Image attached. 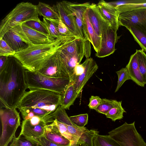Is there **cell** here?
Returning a JSON list of instances; mask_svg holds the SVG:
<instances>
[{"label":"cell","mask_w":146,"mask_h":146,"mask_svg":"<svg viewBox=\"0 0 146 146\" xmlns=\"http://www.w3.org/2000/svg\"><path fill=\"white\" fill-rule=\"evenodd\" d=\"M54 121L61 134L70 141L71 144L72 142V138L68 130L66 124L58 121L56 119H54Z\"/></svg>","instance_id":"cell-41"},{"label":"cell","mask_w":146,"mask_h":146,"mask_svg":"<svg viewBox=\"0 0 146 146\" xmlns=\"http://www.w3.org/2000/svg\"><path fill=\"white\" fill-rule=\"evenodd\" d=\"M98 9L102 17L109 23L112 28L116 32L119 27L118 16L115 9L108 2L103 0L99 1L97 5Z\"/></svg>","instance_id":"cell-14"},{"label":"cell","mask_w":146,"mask_h":146,"mask_svg":"<svg viewBox=\"0 0 146 146\" xmlns=\"http://www.w3.org/2000/svg\"><path fill=\"white\" fill-rule=\"evenodd\" d=\"M118 19L119 26L127 29L136 26L146 33V9L122 13L119 15Z\"/></svg>","instance_id":"cell-8"},{"label":"cell","mask_w":146,"mask_h":146,"mask_svg":"<svg viewBox=\"0 0 146 146\" xmlns=\"http://www.w3.org/2000/svg\"><path fill=\"white\" fill-rule=\"evenodd\" d=\"M15 53L2 38H0V56H14Z\"/></svg>","instance_id":"cell-38"},{"label":"cell","mask_w":146,"mask_h":146,"mask_svg":"<svg viewBox=\"0 0 146 146\" xmlns=\"http://www.w3.org/2000/svg\"><path fill=\"white\" fill-rule=\"evenodd\" d=\"M36 146H37V145H36Z\"/></svg>","instance_id":"cell-48"},{"label":"cell","mask_w":146,"mask_h":146,"mask_svg":"<svg viewBox=\"0 0 146 146\" xmlns=\"http://www.w3.org/2000/svg\"><path fill=\"white\" fill-rule=\"evenodd\" d=\"M36 5L23 2L17 4L2 20L0 25V38L12 28L32 20H39Z\"/></svg>","instance_id":"cell-4"},{"label":"cell","mask_w":146,"mask_h":146,"mask_svg":"<svg viewBox=\"0 0 146 146\" xmlns=\"http://www.w3.org/2000/svg\"><path fill=\"white\" fill-rule=\"evenodd\" d=\"M37 146H64L56 144L46 138L43 136L41 137L38 141Z\"/></svg>","instance_id":"cell-44"},{"label":"cell","mask_w":146,"mask_h":146,"mask_svg":"<svg viewBox=\"0 0 146 146\" xmlns=\"http://www.w3.org/2000/svg\"><path fill=\"white\" fill-rule=\"evenodd\" d=\"M46 125L45 123H42L37 125L33 126L27 120H23L22 123L21 131L19 136L24 137L37 145L39 139L44 134Z\"/></svg>","instance_id":"cell-12"},{"label":"cell","mask_w":146,"mask_h":146,"mask_svg":"<svg viewBox=\"0 0 146 146\" xmlns=\"http://www.w3.org/2000/svg\"><path fill=\"white\" fill-rule=\"evenodd\" d=\"M86 63L83 72L73 82L77 92L80 94L87 82L98 69V66L92 58H86Z\"/></svg>","instance_id":"cell-16"},{"label":"cell","mask_w":146,"mask_h":146,"mask_svg":"<svg viewBox=\"0 0 146 146\" xmlns=\"http://www.w3.org/2000/svg\"><path fill=\"white\" fill-rule=\"evenodd\" d=\"M119 101L115 100L102 99L99 106L95 110L98 112L105 115L112 108L117 105Z\"/></svg>","instance_id":"cell-29"},{"label":"cell","mask_w":146,"mask_h":146,"mask_svg":"<svg viewBox=\"0 0 146 146\" xmlns=\"http://www.w3.org/2000/svg\"><path fill=\"white\" fill-rule=\"evenodd\" d=\"M25 80L28 88L44 89L63 94L70 82L69 77L52 78L42 75L38 71L26 70Z\"/></svg>","instance_id":"cell-5"},{"label":"cell","mask_w":146,"mask_h":146,"mask_svg":"<svg viewBox=\"0 0 146 146\" xmlns=\"http://www.w3.org/2000/svg\"><path fill=\"white\" fill-rule=\"evenodd\" d=\"M2 38L16 52L21 51L29 46L13 28L5 33Z\"/></svg>","instance_id":"cell-20"},{"label":"cell","mask_w":146,"mask_h":146,"mask_svg":"<svg viewBox=\"0 0 146 146\" xmlns=\"http://www.w3.org/2000/svg\"><path fill=\"white\" fill-rule=\"evenodd\" d=\"M99 132L96 130L87 129L80 137L78 142V146H94L93 139L98 134Z\"/></svg>","instance_id":"cell-27"},{"label":"cell","mask_w":146,"mask_h":146,"mask_svg":"<svg viewBox=\"0 0 146 146\" xmlns=\"http://www.w3.org/2000/svg\"><path fill=\"white\" fill-rule=\"evenodd\" d=\"M88 113L80 114L69 117L72 123L79 127H83L86 125L88 121Z\"/></svg>","instance_id":"cell-37"},{"label":"cell","mask_w":146,"mask_h":146,"mask_svg":"<svg viewBox=\"0 0 146 146\" xmlns=\"http://www.w3.org/2000/svg\"><path fill=\"white\" fill-rule=\"evenodd\" d=\"M94 146H121L109 135L98 134L93 139Z\"/></svg>","instance_id":"cell-28"},{"label":"cell","mask_w":146,"mask_h":146,"mask_svg":"<svg viewBox=\"0 0 146 146\" xmlns=\"http://www.w3.org/2000/svg\"><path fill=\"white\" fill-rule=\"evenodd\" d=\"M25 69L14 56H8L0 70V108H15L28 88Z\"/></svg>","instance_id":"cell-1"},{"label":"cell","mask_w":146,"mask_h":146,"mask_svg":"<svg viewBox=\"0 0 146 146\" xmlns=\"http://www.w3.org/2000/svg\"><path fill=\"white\" fill-rule=\"evenodd\" d=\"M8 56H0V70L4 66Z\"/></svg>","instance_id":"cell-46"},{"label":"cell","mask_w":146,"mask_h":146,"mask_svg":"<svg viewBox=\"0 0 146 146\" xmlns=\"http://www.w3.org/2000/svg\"><path fill=\"white\" fill-rule=\"evenodd\" d=\"M120 37L110 26L104 29L102 34L100 47L96 56L104 58L113 54L116 50L115 44Z\"/></svg>","instance_id":"cell-10"},{"label":"cell","mask_w":146,"mask_h":146,"mask_svg":"<svg viewBox=\"0 0 146 146\" xmlns=\"http://www.w3.org/2000/svg\"><path fill=\"white\" fill-rule=\"evenodd\" d=\"M140 73L145 84H146V54L142 50H136Z\"/></svg>","instance_id":"cell-34"},{"label":"cell","mask_w":146,"mask_h":146,"mask_svg":"<svg viewBox=\"0 0 146 146\" xmlns=\"http://www.w3.org/2000/svg\"><path fill=\"white\" fill-rule=\"evenodd\" d=\"M121 103L122 101H119L117 105L111 109L106 115V117L113 121L122 119L123 117V113L126 111L122 107Z\"/></svg>","instance_id":"cell-33"},{"label":"cell","mask_w":146,"mask_h":146,"mask_svg":"<svg viewBox=\"0 0 146 146\" xmlns=\"http://www.w3.org/2000/svg\"><path fill=\"white\" fill-rule=\"evenodd\" d=\"M61 95L44 89H30L23 95L15 108L21 113L23 120L37 116L50 122L54 119L52 114L60 105Z\"/></svg>","instance_id":"cell-2"},{"label":"cell","mask_w":146,"mask_h":146,"mask_svg":"<svg viewBox=\"0 0 146 146\" xmlns=\"http://www.w3.org/2000/svg\"><path fill=\"white\" fill-rule=\"evenodd\" d=\"M88 8L84 13L83 17L85 40H88L92 44L94 50L97 52L100 47L101 37L99 36L96 34L89 20L88 15Z\"/></svg>","instance_id":"cell-17"},{"label":"cell","mask_w":146,"mask_h":146,"mask_svg":"<svg viewBox=\"0 0 146 146\" xmlns=\"http://www.w3.org/2000/svg\"><path fill=\"white\" fill-rule=\"evenodd\" d=\"M80 94L76 91L73 82H70L64 93L61 95V107L65 110H69L70 107L74 104L76 99L79 96Z\"/></svg>","instance_id":"cell-23"},{"label":"cell","mask_w":146,"mask_h":146,"mask_svg":"<svg viewBox=\"0 0 146 146\" xmlns=\"http://www.w3.org/2000/svg\"><path fill=\"white\" fill-rule=\"evenodd\" d=\"M69 9L74 16L82 39L84 40V30L83 24L84 13L91 4L89 2L77 4L65 1Z\"/></svg>","instance_id":"cell-15"},{"label":"cell","mask_w":146,"mask_h":146,"mask_svg":"<svg viewBox=\"0 0 146 146\" xmlns=\"http://www.w3.org/2000/svg\"><path fill=\"white\" fill-rule=\"evenodd\" d=\"M21 27L26 36L33 44H49L56 40L51 36L37 31L26 25L24 23Z\"/></svg>","instance_id":"cell-18"},{"label":"cell","mask_w":146,"mask_h":146,"mask_svg":"<svg viewBox=\"0 0 146 146\" xmlns=\"http://www.w3.org/2000/svg\"><path fill=\"white\" fill-rule=\"evenodd\" d=\"M74 37H62L51 43L33 44L14 55L27 70L38 71L67 41Z\"/></svg>","instance_id":"cell-3"},{"label":"cell","mask_w":146,"mask_h":146,"mask_svg":"<svg viewBox=\"0 0 146 146\" xmlns=\"http://www.w3.org/2000/svg\"><path fill=\"white\" fill-rule=\"evenodd\" d=\"M57 26L58 33L60 36L76 37L74 34L70 31L60 18L57 20Z\"/></svg>","instance_id":"cell-39"},{"label":"cell","mask_w":146,"mask_h":146,"mask_svg":"<svg viewBox=\"0 0 146 146\" xmlns=\"http://www.w3.org/2000/svg\"><path fill=\"white\" fill-rule=\"evenodd\" d=\"M37 11L38 15L43 17L54 20L59 19V15L53 6L39 2L36 5Z\"/></svg>","instance_id":"cell-25"},{"label":"cell","mask_w":146,"mask_h":146,"mask_svg":"<svg viewBox=\"0 0 146 146\" xmlns=\"http://www.w3.org/2000/svg\"><path fill=\"white\" fill-rule=\"evenodd\" d=\"M19 136L14 138L9 146H36L24 137Z\"/></svg>","instance_id":"cell-40"},{"label":"cell","mask_w":146,"mask_h":146,"mask_svg":"<svg viewBox=\"0 0 146 146\" xmlns=\"http://www.w3.org/2000/svg\"><path fill=\"white\" fill-rule=\"evenodd\" d=\"M60 55L64 66L68 73L70 80L73 75L76 66L80 64L84 56V49L74 54Z\"/></svg>","instance_id":"cell-22"},{"label":"cell","mask_w":146,"mask_h":146,"mask_svg":"<svg viewBox=\"0 0 146 146\" xmlns=\"http://www.w3.org/2000/svg\"><path fill=\"white\" fill-rule=\"evenodd\" d=\"M23 23L27 26L37 31L50 36L46 25L43 21L40 20H30Z\"/></svg>","instance_id":"cell-35"},{"label":"cell","mask_w":146,"mask_h":146,"mask_svg":"<svg viewBox=\"0 0 146 146\" xmlns=\"http://www.w3.org/2000/svg\"><path fill=\"white\" fill-rule=\"evenodd\" d=\"M116 72L118 76V80L117 86L115 91V92L118 91L125 81L127 80H131L128 71L126 67L122 68L119 70L116 71Z\"/></svg>","instance_id":"cell-36"},{"label":"cell","mask_w":146,"mask_h":146,"mask_svg":"<svg viewBox=\"0 0 146 146\" xmlns=\"http://www.w3.org/2000/svg\"><path fill=\"white\" fill-rule=\"evenodd\" d=\"M101 100L99 96H92L90 98L88 106L90 109L95 110L99 106Z\"/></svg>","instance_id":"cell-43"},{"label":"cell","mask_w":146,"mask_h":146,"mask_svg":"<svg viewBox=\"0 0 146 146\" xmlns=\"http://www.w3.org/2000/svg\"><path fill=\"white\" fill-rule=\"evenodd\" d=\"M53 6L58 13L60 18L69 29L76 37L81 39L77 28L74 17L71 11L68 8L64 1L57 2Z\"/></svg>","instance_id":"cell-11"},{"label":"cell","mask_w":146,"mask_h":146,"mask_svg":"<svg viewBox=\"0 0 146 146\" xmlns=\"http://www.w3.org/2000/svg\"><path fill=\"white\" fill-rule=\"evenodd\" d=\"M116 10L119 15L123 12L132 10L146 9V0L137 4H123V1L108 2Z\"/></svg>","instance_id":"cell-24"},{"label":"cell","mask_w":146,"mask_h":146,"mask_svg":"<svg viewBox=\"0 0 146 146\" xmlns=\"http://www.w3.org/2000/svg\"><path fill=\"white\" fill-rule=\"evenodd\" d=\"M86 63V60L81 64L77 65L74 69L73 75L70 79V81L74 82L76 78L81 75L84 72Z\"/></svg>","instance_id":"cell-42"},{"label":"cell","mask_w":146,"mask_h":146,"mask_svg":"<svg viewBox=\"0 0 146 146\" xmlns=\"http://www.w3.org/2000/svg\"><path fill=\"white\" fill-rule=\"evenodd\" d=\"M43 17V22L46 25L50 36L56 39L62 37L60 35L57 29V20Z\"/></svg>","instance_id":"cell-32"},{"label":"cell","mask_w":146,"mask_h":146,"mask_svg":"<svg viewBox=\"0 0 146 146\" xmlns=\"http://www.w3.org/2000/svg\"><path fill=\"white\" fill-rule=\"evenodd\" d=\"M0 115L2 126L0 146H8L16 137L17 130L20 126V117L16 108H0Z\"/></svg>","instance_id":"cell-6"},{"label":"cell","mask_w":146,"mask_h":146,"mask_svg":"<svg viewBox=\"0 0 146 146\" xmlns=\"http://www.w3.org/2000/svg\"><path fill=\"white\" fill-rule=\"evenodd\" d=\"M126 67L131 80L138 86L143 87L145 84L140 71L136 52L132 54Z\"/></svg>","instance_id":"cell-21"},{"label":"cell","mask_w":146,"mask_h":146,"mask_svg":"<svg viewBox=\"0 0 146 146\" xmlns=\"http://www.w3.org/2000/svg\"><path fill=\"white\" fill-rule=\"evenodd\" d=\"M81 146H84L83 145H81Z\"/></svg>","instance_id":"cell-47"},{"label":"cell","mask_w":146,"mask_h":146,"mask_svg":"<svg viewBox=\"0 0 146 146\" xmlns=\"http://www.w3.org/2000/svg\"><path fill=\"white\" fill-rule=\"evenodd\" d=\"M43 136L56 144L64 146H70V141L62 135L54 121L46 126Z\"/></svg>","instance_id":"cell-19"},{"label":"cell","mask_w":146,"mask_h":146,"mask_svg":"<svg viewBox=\"0 0 146 146\" xmlns=\"http://www.w3.org/2000/svg\"><path fill=\"white\" fill-rule=\"evenodd\" d=\"M108 133L121 146H146V143L135 128V121L129 124L125 122Z\"/></svg>","instance_id":"cell-7"},{"label":"cell","mask_w":146,"mask_h":146,"mask_svg":"<svg viewBox=\"0 0 146 146\" xmlns=\"http://www.w3.org/2000/svg\"><path fill=\"white\" fill-rule=\"evenodd\" d=\"M52 115L54 119L66 125L73 126H76L74 125L70 119L65 109L59 106L52 113Z\"/></svg>","instance_id":"cell-30"},{"label":"cell","mask_w":146,"mask_h":146,"mask_svg":"<svg viewBox=\"0 0 146 146\" xmlns=\"http://www.w3.org/2000/svg\"><path fill=\"white\" fill-rule=\"evenodd\" d=\"M90 43L88 40L84 41V56L86 58H89L91 55Z\"/></svg>","instance_id":"cell-45"},{"label":"cell","mask_w":146,"mask_h":146,"mask_svg":"<svg viewBox=\"0 0 146 146\" xmlns=\"http://www.w3.org/2000/svg\"><path fill=\"white\" fill-rule=\"evenodd\" d=\"M68 130L72 138V142L70 146H78V142L82 134L87 128L85 127H79L66 125Z\"/></svg>","instance_id":"cell-31"},{"label":"cell","mask_w":146,"mask_h":146,"mask_svg":"<svg viewBox=\"0 0 146 146\" xmlns=\"http://www.w3.org/2000/svg\"><path fill=\"white\" fill-rule=\"evenodd\" d=\"M38 71L42 75L50 78L69 77L58 51Z\"/></svg>","instance_id":"cell-9"},{"label":"cell","mask_w":146,"mask_h":146,"mask_svg":"<svg viewBox=\"0 0 146 146\" xmlns=\"http://www.w3.org/2000/svg\"><path fill=\"white\" fill-rule=\"evenodd\" d=\"M127 29L131 33L142 49L146 52V33L136 26L131 27Z\"/></svg>","instance_id":"cell-26"},{"label":"cell","mask_w":146,"mask_h":146,"mask_svg":"<svg viewBox=\"0 0 146 146\" xmlns=\"http://www.w3.org/2000/svg\"><path fill=\"white\" fill-rule=\"evenodd\" d=\"M88 9L89 20L96 34L101 37L103 30L110 25L101 15L96 4L92 3Z\"/></svg>","instance_id":"cell-13"}]
</instances>
